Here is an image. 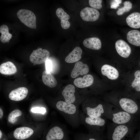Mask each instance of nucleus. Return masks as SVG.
Wrapping results in <instances>:
<instances>
[{
  "instance_id": "1",
  "label": "nucleus",
  "mask_w": 140,
  "mask_h": 140,
  "mask_svg": "<svg viewBox=\"0 0 140 140\" xmlns=\"http://www.w3.org/2000/svg\"><path fill=\"white\" fill-rule=\"evenodd\" d=\"M55 106L72 127L76 128L80 126L81 123L79 106L61 100L58 101Z\"/></svg>"
},
{
  "instance_id": "2",
  "label": "nucleus",
  "mask_w": 140,
  "mask_h": 140,
  "mask_svg": "<svg viewBox=\"0 0 140 140\" xmlns=\"http://www.w3.org/2000/svg\"><path fill=\"white\" fill-rule=\"evenodd\" d=\"M111 105L108 103L86 101L82 105V111L88 116L101 117L106 118Z\"/></svg>"
},
{
  "instance_id": "3",
  "label": "nucleus",
  "mask_w": 140,
  "mask_h": 140,
  "mask_svg": "<svg viewBox=\"0 0 140 140\" xmlns=\"http://www.w3.org/2000/svg\"><path fill=\"white\" fill-rule=\"evenodd\" d=\"M80 116L81 124L85 126L88 132L104 135L103 131L107 123L106 118L90 116L81 111Z\"/></svg>"
},
{
  "instance_id": "4",
  "label": "nucleus",
  "mask_w": 140,
  "mask_h": 140,
  "mask_svg": "<svg viewBox=\"0 0 140 140\" xmlns=\"http://www.w3.org/2000/svg\"><path fill=\"white\" fill-rule=\"evenodd\" d=\"M134 127L127 124H119L112 122L108 126L107 138L108 140H125L131 136Z\"/></svg>"
},
{
  "instance_id": "5",
  "label": "nucleus",
  "mask_w": 140,
  "mask_h": 140,
  "mask_svg": "<svg viewBox=\"0 0 140 140\" xmlns=\"http://www.w3.org/2000/svg\"><path fill=\"white\" fill-rule=\"evenodd\" d=\"M106 118L110 120L112 122L116 124L128 125L134 127L137 119L133 115L113 105H111Z\"/></svg>"
},
{
  "instance_id": "6",
  "label": "nucleus",
  "mask_w": 140,
  "mask_h": 140,
  "mask_svg": "<svg viewBox=\"0 0 140 140\" xmlns=\"http://www.w3.org/2000/svg\"><path fill=\"white\" fill-rule=\"evenodd\" d=\"M113 105L133 115L137 119L140 117V105L132 99L123 97L110 101Z\"/></svg>"
},
{
  "instance_id": "7",
  "label": "nucleus",
  "mask_w": 140,
  "mask_h": 140,
  "mask_svg": "<svg viewBox=\"0 0 140 140\" xmlns=\"http://www.w3.org/2000/svg\"><path fill=\"white\" fill-rule=\"evenodd\" d=\"M45 140H70L66 126L60 124L51 127L45 137Z\"/></svg>"
},
{
  "instance_id": "8",
  "label": "nucleus",
  "mask_w": 140,
  "mask_h": 140,
  "mask_svg": "<svg viewBox=\"0 0 140 140\" xmlns=\"http://www.w3.org/2000/svg\"><path fill=\"white\" fill-rule=\"evenodd\" d=\"M17 15L21 22L26 26L36 29V17L32 11L27 9H20L17 11Z\"/></svg>"
},
{
  "instance_id": "9",
  "label": "nucleus",
  "mask_w": 140,
  "mask_h": 140,
  "mask_svg": "<svg viewBox=\"0 0 140 140\" xmlns=\"http://www.w3.org/2000/svg\"><path fill=\"white\" fill-rule=\"evenodd\" d=\"M50 55V52L47 50L40 48L33 51L30 55V60L34 65L40 64L48 59Z\"/></svg>"
},
{
  "instance_id": "10",
  "label": "nucleus",
  "mask_w": 140,
  "mask_h": 140,
  "mask_svg": "<svg viewBox=\"0 0 140 140\" xmlns=\"http://www.w3.org/2000/svg\"><path fill=\"white\" fill-rule=\"evenodd\" d=\"M75 89L73 85L69 84L66 86L62 90L61 95L63 98V101L68 103L79 105L77 101Z\"/></svg>"
},
{
  "instance_id": "11",
  "label": "nucleus",
  "mask_w": 140,
  "mask_h": 140,
  "mask_svg": "<svg viewBox=\"0 0 140 140\" xmlns=\"http://www.w3.org/2000/svg\"><path fill=\"white\" fill-rule=\"evenodd\" d=\"M80 15L81 18L85 21L94 22L99 18L100 13L96 9L86 7L81 11Z\"/></svg>"
},
{
  "instance_id": "12",
  "label": "nucleus",
  "mask_w": 140,
  "mask_h": 140,
  "mask_svg": "<svg viewBox=\"0 0 140 140\" xmlns=\"http://www.w3.org/2000/svg\"><path fill=\"white\" fill-rule=\"evenodd\" d=\"M34 130L27 127H21L16 129L13 132V136L16 139L24 140L30 137L33 134Z\"/></svg>"
},
{
  "instance_id": "13",
  "label": "nucleus",
  "mask_w": 140,
  "mask_h": 140,
  "mask_svg": "<svg viewBox=\"0 0 140 140\" xmlns=\"http://www.w3.org/2000/svg\"><path fill=\"white\" fill-rule=\"evenodd\" d=\"M115 47L118 54L121 57L127 58L131 52V48L128 44L124 40L119 39L116 42Z\"/></svg>"
},
{
  "instance_id": "14",
  "label": "nucleus",
  "mask_w": 140,
  "mask_h": 140,
  "mask_svg": "<svg viewBox=\"0 0 140 140\" xmlns=\"http://www.w3.org/2000/svg\"><path fill=\"white\" fill-rule=\"evenodd\" d=\"M28 92V90L26 88L19 87L11 91L9 94V97L12 100L20 101L26 97Z\"/></svg>"
},
{
  "instance_id": "15",
  "label": "nucleus",
  "mask_w": 140,
  "mask_h": 140,
  "mask_svg": "<svg viewBox=\"0 0 140 140\" xmlns=\"http://www.w3.org/2000/svg\"><path fill=\"white\" fill-rule=\"evenodd\" d=\"M89 71V67L87 64H84L81 61H78L74 65L71 76L72 78H75L80 75H86Z\"/></svg>"
},
{
  "instance_id": "16",
  "label": "nucleus",
  "mask_w": 140,
  "mask_h": 140,
  "mask_svg": "<svg viewBox=\"0 0 140 140\" xmlns=\"http://www.w3.org/2000/svg\"><path fill=\"white\" fill-rule=\"evenodd\" d=\"M94 82V78L92 75L86 74L82 77L75 79L74 83L77 87L79 88H84L92 85Z\"/></svg>"
},
{
  "instance_id": "17",
  "label": "nucleus",
  "mask_w": 140,
  "mask_h": 140,
  "mask_svg": "<svg viewBox=\"0 0 140 140\" xmlns=\"http://www.w3.org/2000/svg\"><path fill=\"white\" fill-rule=\"evenodd\" d=\"M101 72L103 75L111 80L117 79L119 76L118 70L114 67L108 64H105L102 67Z\"/></svg>"
},
{
  "instance_id": "18",
  "label": "nucleus",
  "mask_w": 140,
  "mask_h": 140,
  "mask_svg": "<svg viewBox=\"0 0 140 140\" xmlns=\"http://www.w3.org/2000/svg\"><path fill=\"white\" fill-rule=\"evenodd\" d=\"M74 140H104V135L88 132V134L79 133L74 137Z\"/></svg>"
},
{
  "instance_id": "19",
  "label": "nucleus",
  "mask_w": 140,
  "mask_h": 140,
  "mask_svg": "<svg viewBox=\"0 0 140 140\" xmlns=\"http://www.w3.org/2000/svg\"><path fill=\"white\" fill-rule=\"evenodd\" d=\"M126 22L128 25L132 28H140V13L135 12L131 14L127 18Z\"/></svg>"
},
{
  "instance_id": "20",
  "label": "nucleus",
  "mask_w": 140,
  "mask_h": 140,
  "mask_svg": "<svg viewBox=\"0 0 140 140\" xmlns=\"http://www.w3.org/2000/svg\"><path fill=\"white\" fill-rule=\"evenodd\" d=\"M83 44L87 48L94 50H100L102 46L100 39L96 37L86 39L83 40Z\"/></svg>"
},
{
  "instance_id": "21",
  "label": "nucleus",
  "mask_w": 140,
  "mask_h": 140,
  "mask_svg": "<svg viewBox=\"0 0 140 140\" xmlns=\"http://www.w3.org/2000/svg\"><path fill=\"white\" fill-rule=\"evenodd\" d=\"M82 54V49L79 47H76L66 57L65 60L69 63L77 62L81 59Z\"/></svg>"
},
{
  "instance_id": "22",
  "label": "nucleus",
  "mask_w": 140,
  "mask_h": 140,
  "mask_svg": "<svg viewBox=\"0 0 140 140\" xmlns=\"http://www.w3.org/2000/svg\"><path fill=\"white\" fill-rule=\"evenodd\" d=\"M17 71L16 66L11 61L3 63L0 66V72L2 74L11 75L15 73Z\"/></svg>"
},
{
  "instance_id": "23",
  "label": "nucleus",
  "mask_w": 140,
  "mask_h": 140,
  "mask_svg": "<svg viewBox=\"0 0 140 140\" xmlns=\"http://www.w3.org/2000/svg\"><path fill=\"white\" fill-rule=\"evenodd\" d=\"M127 37L129 43L136 46H140L139 31L136 30H131L128 33Z\"/></svg>"
},
{
  "instance_id": "24",
  "label": "nucleus",
  "mask_w": 140,
  "mask_h": 140,
  "mask_svg": "<svg viewBox=\"0 0 140 140\" xmlns=\"http://www.w3.org/2000/svg\"><path fill=\"white\" fill-rule=\"evenodd\" d=\"M42 79L43 83L50 88H54L57 85V82L55 78L51 72L46 70L43 72Z\"/></svg>"
},
{
  "instance_id": "25",
  "label": "nucleus",
  "mask_w": 140,
  "mask_h": 140,
  "mask_svg": "<svg viewBox=\"0 0 140 140\" xmlns=\"http://www.w3.org/2000/svg\"><path fill=\"white\" fill-rule=\"evenodd\" d=\"M0 32L2 34L0 37L1 41L3 43L9 42L12 37V35L9 32L8 26L3 25L0 27Z\"/></svg>"
},
{
  "instance_id": "26",
  "label": "nucleus",
  "mask_w": 140,
  "mask_h": 140,
  "mask_svg": "<svg viewBox=\"0 0 140 140\" xmlns=\"http://www.w3.org/2000/svg\"><path fill=\"white\" fill-rule=\"evenodd\" d=\"M22 114V112L19 110L17 109L12 111L8 115L9 122L12 124L15 123L17 120V117L21 116Z\"/></svg>"
},
{
  "instance_id": "27",
  "label": "nucleus",
  "mask_w": 140,
  "mask_h": 140,
  "mask_svg": "<svg viewBox=\"0 0 140 140\" xmlns=\"http://www.w3.org/2000/svg\"><path fill=\"white\" fill-rule=\"evenodd\" d=\"M123 4V7L118 9L116 12L118 15H121L125 12L129 11L132 8V3L129 1L124 2Z\"/></svg>"
},
{
  "instance_id": "28",
  "label": "nucleus",
  "mask_w": 140,
  "mask_h": 140,
  "mask_svg": "<svg viewBox=\"0 0 140 140\" xmlns=\"http://www.w3.org/2000/svg\"><path fill=\"white\" fill-rule=\"evenodd\" d=\"M56 14L57 17L61 20H68L70 18L69 15L61 8H58L57 9Z\"/></svg>"
},
{
  "instance_id": "29",
  "label": "nucleus",
  "mask_w": 140,
  "mask_h": 140,
  "mask_svg": "<svg viewBox=\"0 0 140 140\" xmlns=\"http://www.w3.org/2000/svg\"><path fill=\"white\" fill-rule=\"evenodd\" d=\"M134 78L132 81L131 86L134 89L140 85V70H137L134 73Z\"/></svg>"
},
{
  "instance_id": "30",
  "label": "nucleus",
  "mask_w": 140,
  "mask_h": 140,
  "mask_svg": "<svg viewBox=\"0 0 140 140\" xmlns=\"http://www.w3.org/2000/svg\"><path fill=\"white\" fill-rule=\"evenodd\" d=\"M102 0H89V3L90 5L93 8L100 9L102 7Z\"/></svg>"
},
{
  "instance_id": "31",
  "label": "nucleus",
  "mask_w": 140,
  "mask_h": 140,
  "mask_svg": "<svg viewBox=\"0 0 140 140\" xmlns=\"http://www.w3.org/2000/svg\"><path fill=\"white\" fill-rule=\"evenodd\" d=\"M51 59H48L45 62V67L46 71L50 72L53 71L55 69V64Z\"/></svg>"
},
{
  "instance_id": "32",
  "label": "nucleus",
  "mask_w": 140,
  "mask_h": 140,
  "mask_svg": "<svg viewBox=\"0 0 140 140\" xmlns=\"http://www.w3.org/2000/svg\"><path fill=\"white\" fill-rule=\"evenodd\" d=\"M31 111L33 113L44 114L46 112V109L44 107H34L31 109Z\"/></svg>"
},
{
  "instance_id": "33",
  "label": "nucleus",
  "mask_w": 140,
  "mask_h": 140,
  "mask_svg": "<svg viewBox=\"0 0 140 140\" xmlns=\"http://www.w3.org/2000/svg\"><path fill=\"white\" fill-rule=\"evenodd\" d=\"M121 0H114L112 1L111 3L110 8L111 9H116L119 6V4L121 3Z\"/></svg>"
},
{
  "instance_id": "34",
  "label": "nucleus",
  "mask_w": 140,
  "mask_h": 140,
  "mask_svg": "<svg viewBox=\"0 0 140 140\" xmlns=\"http://www.w3.org/2000/svg\"><path fill=\"white\" fill-rule=\"evenodd\" d=\"M61 25L62 28L65 29H68L70 26V23L68 20H61Z\"/></svg>"
},
{
  "instance_id": "35",
  "label": "nucleus",
  "mask_w": 140,
  "mask_h": 140,
  "mask_svg": "<svg viewBox=\"0 0 140 140\" xmlns=\"http://www.w3.org/2000/svg\"><path fill=\"white\" fill-rule=\"evenodd\" d=\"M131 140H140V131H139Z\"/></svg>"
},
{
  "instance_id": "36",
  "label": "nucleus",
  "mask_w": 140,
  "mask_h": 140,
  "mask_svg": "<svg viewBox=\"0 0 140 140\" xmlns=\"http://www.w3.org/2000/svg\"><path fill=\"white\" fill-rule=\"evenodd\" d=\"M137 93H140V85L134 89Z\"/></svg>"
},
{
  "instance_id": "37",
  "label": "nucleus",
  "mask_w": 140,
  "mask_h": 140,
  "mask_svg": "<svg viewBox=\"0 0 140 140\" xmlns=\"http://www.w3.org/2000/svg\"><path fill=\"white\" fill-rule=\"evenodd\" d=\"M3 115V111L2 109L0 108V118H1Z\"/></svg>"
},
{
  "instance_id": "38",
  "label": "nucleus",
  "mask_w": 140,
  "mask_h": 140,
  "mask_svg": "<svg viewBox=\"0 0 140 140\" xmlns=\"http://www.w3.org/2000/svg\"><path fill=\"white\" fill-rule=\"evenodd\" d=\"M2 132L1 131V130H0V139H1V138H2Z\"/></svg>"
},
{
  "instance_id": "39",
  "label": "nucleus",
  "mask_w": 140,
  "mask_h": 140,
  "mask_svg": "<svg viewBox=\"0 0 140 140\" xmlns=\"http://www.w3.org/2000/svg\"><path fill=\"white\" fill-rule=\"evenodd\" d=\"M139 65L140 66V61H139Z\"/></svg>"
},
{
  "instance_id": "40",
  "label": "nucleus",
  "mask_w": 140,
  "mask_h": 140,
  "mask_svg": "<svg viewBox=\"0 0 140 140\" xmlns=\"http://www.w3.org/2000/svg\"></svg>"
}]
</instances>
